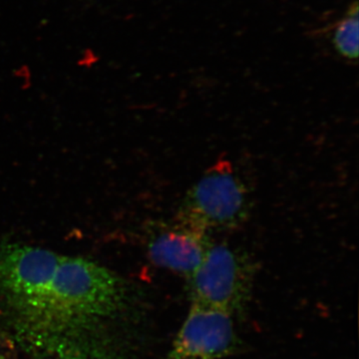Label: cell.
I'll return each mask as SVG.
<instances>
[{"mask_svg": "<svg viewBox=\"0 0 359 359\" xmlns=\"http://www.w3.org/2000/svg\"><path fill=\"white\" fill-rule=\"evenodd\" d=\"M128 299L126 283L95 261L22 243L0 245V306L32 332L81 334L114 318Z\"/></svg>", "mask_w": 359, "mask_h": 359, "instance_id": "obj_1", "label": "cell"}, {"mask_svg": "<svg viewBox=\"0 0 359 359\" xmlns=\"http://www.w3.org/2000/svg\"><path fill=\"white\" fill-rule=\"evenodd\" d=\"M250 211L252 198L244 180L230 161L221 160L189 189L176 217L211 233L240 228Z\"/></svg>", "mask_w": 359, "mask_h": 359, "instance_id": "obj_2", "label": "cell"}, {"mask_svg": "<svg viewBox=\"0 0 359 359\" xmlns=\"http://www.w3.org/2000/svg\"><path fill=\"white\" fill-rule=\"evenodd\" d=\"M255 273L256 264L248 252L214 243L200 266L186 278L192 304L233 314L247 304Z\"/></svg>", "mask_w": 359, "mask_h": 359, "instance_id": "obj_3", "label": "cell"}, {"mask_svg": "<svg viewBox=\"0 0 359 359\" xmlns=\"http://www.w3.org/2000/svg\"><path fill=\"white\" fill-rule=\"evenodd\" d=\"M231 313L192 304L167 359H222L235 346Z\"/></svg>", "mask_w": 359, "mask_h": 359, "instance_id": "obj_4", "label": "cell"}, {"mask_svg": "<svg viewBox=\"0 0 359 359\" xmlns=\"http://www.w3.org/2000/svg\"><path fill=\"white\" fill-rule=\"evenodd\" d=\"M212 244L211 233L177 217L170 223L153 224L147 238L151 261L186 278L200 266Z\"/></svg>", "mask_w": 359, "mask_h": 359, "instance_id": "obj_5", "label": "cell"}, {"mask_svg": "<svg viewBox=\"0 0 359 359\" xmlns=\"http://www.w3.org/2000/svg\"><path fill=\"white\" fill-rule=\"evenodd\" d=\"M358 6L354 2L346 15L335 25L332 36L334 48L348 60L358 59Z\"/></svg>", "mask_w": 359, "mask_h": 359, "instance_id": "obj_6", "label": "cell"}, {"mask_svg": "<svg viewBox=\"0 0 359 359\" xmlns=\"http://www.w3.org/2000/svg\"><path fill=\"white\" fill-rule=\"evenodd\" d=\"M0 359H13L11 356L6 355V354L0 353Z\"/></svg>", "mask_w": 359, "mask_h": 359, "instance_id": "obj_7", "label": "cell"}]
</instances>
